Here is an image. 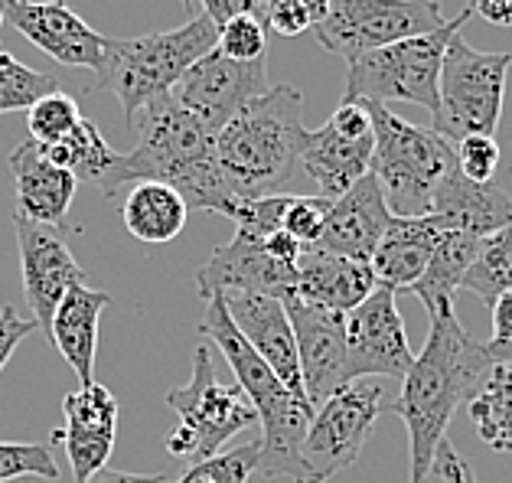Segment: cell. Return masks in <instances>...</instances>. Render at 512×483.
Instances as JSON below:
<instances>
[{"label":"cell","instance_id":"obj_2","mask_svg":"<svg viewBox=\"0 0 512 483\" xmlns=\"http://www.w3.org/2000/svg\"><path fill=\"white\" fill-rule=\"evenodd\" d=\"M490 369V356L460 327L457 311L431 317L428 343H424L421 356H415V366L408 369L402 392L392 402V412L405 421L411 441L408 483L428 480L437 444L447 438L460 402H470L477 395Z\"/></svg>","mask_w":512,"mask_h":483},{"label":"cell","instance_id":"obj_42","mask_svg":"<svg viewBox=\"0 0 512 483\" xmlns=\"http://www.w3.org/2000/svg\"><path fill=\"white\" fill-rule=\"evenodd\" d=\"M36 330L33 317H20L14 307H0V373H4V366L10 363V356L17 353V346L30 337Z\"/></svg>","mask_w":512,"mask_h":483},{"label":"cell","instance_id":"obj_4","mask_svg":"<svg viewBox=\"0 0 512 483\" xmlns=\"http://www.w3.org/2000/svg\"><path fill=\"white\" fill-rule=\"evenodd\" d=\"M304 95L274 85L216 134V160L239 203L274 196L297 170L304 138Z\"/></svg>","mask_w":512,"mask_h":483},{"label":"cell","instance_id":"obj_44","mask_svg":"<svg viewBox=\"0 0 512 483\" xmlns=\"http://www.w3.org/2000/svg\"><path fill=\"white\" fill-rule=\"evenodd\" d=\"M434 474L441 477L444 483H480L477 474H473V464L467 457H460L457 448L451 441H441L437 444V454H434Z\"/></svg>","mask_w":512,"mask_h":483},{"label":"cell","instance_id":"obj_9","mask_svg":"<svg viewBox=\"0 0 512 483\" xmlns=\"http://www.w3.org/2000/svg\"><path fill=\"white\" fill-rule=\"evenodd\" d=\"M180 415V428L167 435V451L186 464H199L219 454L222 444L245 428L258 425V412L239 386H222L216 363L206 346L193 350V379L170 389L164 399Z\"/></svg>","mask_w":512,"mask_h":483},{"label":"cell","instance_id":"obj_47","mask_svg":"<svg viewBox=\"0 0 512 483\" xmlns=\"http://www.w3.org/2000/svg\"><path fill=\"white\" fill-rule=\"evenodd\" d=\"M307 10H310V17H314V27L330 14V7H333V0H304Z\"/></svg>","mask_w":512,"mask_h":483},{"label":"cell","instance_id":"obj_35","mask_svg":"<svg viewBox=\"0 0 512 483\" xmlns=\"http://www.w3.org/2000/svg\"><path fill=\"white\" fill-rule=\"evenodd\" d=\"M20 477L56 480L59 464L53 461V451H49L46 444L0 441V483H10Z\"/></svg>","mask_w":512,"mask_h":483},{"label":"cell","instance_id":"obj_22","mask_svg":"<svg viewBox=\"0 0 512 483\" xmlns=\"http://www.w3.org/2000/svg\"><path fill=\"white\" fill-rule=\"evenodd\" d=\"M431 219L441 229L486 239V235L512 226V196L499 183H473L460 173V167H454L437 183Z\"/></svg>","mask_w":512,"mask_h":483},{"label":"cell","instance_id":"obj_37","mask_svg":"<svg viewBox=\"0 0 512 483\" xmlns=\"http://www.w3.org/2000/svg\"><path fill=\"white\" fill-rule=\"evenodd\" d=\"M333 209V200H327V196H291L287 200V209H284V222L281 229L291 235V239H297L304 245V249H314V245L320 242L323 229H327V216Z\"/></svg>","mask_w":512,"mask_h":483},{"label":"cell","instance_id":"obj_13","mask_svg":"<svg viewBox=\"0 0 512 483\" xmlns=\"http://www.w3.org/2000/svg\"><path fill=\"white\" fill-rule=\"evenodd\" d=\"M346 353L349 382L366 376H408V369L415 366V353L408 346L405 320L398 314L392 288L379 284L353 314H346Z\"/></svg>","mask_w":512,"mask_h":483},{"label":"cell","instance_id":"obj_23","mask_svg":"<svg viewBox=\"0 0 512 483\" xmlns=\"http://www.w3.org/2000/svg\"><path fill=\"white\" fill-rule=\"evenodd\" d=\"M376 288L379 284L369 262H356V258L330 255L320 249H304L301 262H297L294 294L310 307H323V311L346 317Z\"/></svg>","mask_w":512,"mask_h":483},{"label":"cell","instance_id":"obj_14","mask_svg":"<svg viewBox=\"0 0 512 483\" xmlns=\"http://www.w3.org/2000/svg\"><path fill=\"white\" fill-rule=\"evenodd\" d=\"M281 304L294 327L304 395H307V402L317 408L343 386H349L346 317L323 311V307H310L297 294H287Z\"/></svg>","mask_w":512,"mask_h":483},{"label":"cell","instance_id":"obj_49","mask_svg":"<svg viewBox=\"0 0 512 483\" xmlns=\"http://www.w3.org/2000/svg\"><path fill=\"white\" fill-rule=\"evenodd\" d=\"M183 4H190V0H183Z\"/></svg>","mask_w":512,"mask_h":483},{"label":"cell","instance_id":"obj_38","mask_svg":"<svg viewBox=\"0 0 512 483\" xmlns=\"http://www.w3.org/2000/svg\"><path fill=\"white\" fill-rule=\"evenodd\" d=\"M457 151V167L467 180L473 183H493L496 170H499V144L496 138H483V134H473L454 144Z\"/></svg>","mask_w":512,"mask_h":483},{"label":"cell","instance_id":"obj_39","mask_svg":"<svg viewBox=\"0 0 512 483\" xmlns=\"http://www.w3.org/2000/svg\"><path fill=\"white\" fill-rule=\"evenodd\" d=\"M490 311H493V333L483 343V350L493 366H512V291L496 297Z\"/></svg>","mask_w":512,"mask_h":483},{"label":"cell","instance_id":"obj_27","mask_svg":"<svg viewBox=\"0 0 512 483\" xmlns=\"http://www.w3.org/2000/svg\"><path fill=\"white\" fill-rule=\"evenodd\" d=\"M121 219L134 239H141L144 245H167L183 232L190 206L167 183L141 180L124 196Z\"/></svg>","mask_w":512,"mask_h":483},{"label":"cell","instance_id":"obj_3","mask_svg":"<svg viewBox=\"0 0 512 483\" xmlns=\"http://www.w3.org/2000/svg\"><path fill=\"white\" fill-rule=\"evenodd\" d=\"M196 327L203 337H209L222 350L235 376V386L245 392V399L252 402V408L258 412V428H261L258 474L268 480L287 477L294 483H317L304 464V438H307V428H310V421H314L317 408L287 389L284 382L274 376V369L252 350V343H248L239 333V327L232 324L226 297L222 294L209 297L203 320H199Z\"/></svg>","mask_w":512,"mask_h":483},{"label":"cell","instance_id":"obj_7","mask_svg":"<svg viewBox=\"0 0 512 483\" xmlns=\"http://www.w3.org/2000/svg\"><path fill=\"white\" fill-rule=\"evenodd\" d=\"M470 17V10H460L457 20H447V27L437 33H424L415 40H402L376 49V53L349 59L343 102H408L428 108L434 115L447 43Z\"/></svg>","mask_w":512,"mask_h":483},{"label":"cell","instance_id":"obj_34","mask_svg":"<svg viewBox=\"0 0 512 483\" xmlns=\"http://www.w3.org/2000/svg\"><path fill=\"white\" fill-rule=\"evenodd\" d=\"M79 121H82L79 102L62 89L40 98V102L27 111L30 141H36V144H56L62 138H69V134L79 128Z\"/></svg>","mask_w":512,"mask_h":483},{"label":"cell","instance_id":"obj_11","mask_svg":"<svg viewBox=\"0 0 512 483\" xmlns=\"http://www.w3.org/2000/svg\"><path fill=\"white\" fill-rule=\"evenodd\" d=\"M382 412H392V402L379 382H359V386L349 382L317 405L304 438V464L317 483H327L359 461Z\"/></svg>","mask_w":512,"mask_h":483},{"label":"cell","instance_id":"obj_8","mask_svg":"<svg viewBox=\"0 0 512 483\" xmlns=\"http://www.w3.org/2000/svg\"><path fill=\"white\" fill-rule=\"evenodd\" d=\"M509 66V53H480L464 36L454 33L444 53L431 128L451 144L473 138V134L496 138L506 105Z\"/></svg>","mask_w":512,"mask_h":483},{"label":"cell","instance_id":"obj_15","mask_svg":"<svg viewBox=\"0 0 512 483\" xmlns=\"http://www.w3.org/2000/svg\"><path fill=\"white\" fill-rule=\"evenodd\" d=\"M4 17L56 63L92 72L102 66L108 36L92 30L66 0H4Z\"/></svg>","mask_w":512,"mask_h":483},{"label":"cell","instance_id":"obj_33","mask_svg":"<svg viewBox=\"0 0 512 483\" xmlns=\"http://www.w3.org/2000/svg\"><path fill=\"white\" fill-rule=\"evenodd\" d=\"M258 461H261V441H248L235 451L212 454L206 461L190 464L180 480H167V483H248V477L258 470Z\"/></svg>","mask_w":512,"mask_h":483},{"label":"cell","instance_id":"obj_48","mask_svg":"<svg viewBox=\"0 0 512 483\" xmlns=\"http://www.w3.org/2000/svg\"><path fill=\"white\" fill-rule=\"evenodd\" d=\"M7 23V17H4V0H0V27Z\"/></svg>","mask_w":512,"mask_h":483},{"label":"cell","instance_id":"obj_45","mask_svg":"<svg viewBox=\"0 0 512 483\" xmlns=\"http://www.w3.org/2000/svg\"><path fill=\"white\" fill-rule=\"evenodd\" d=\"M467 10L483 17L486 23H493V27L512 30V0H473V4H467Z\"/></svg>","mask_w":512,"mask_h":483},{"label":"cell","instance_id":"obj_25","mask_svg":"<svg viewBox=\"0 0 512 483\" xmlns=\"http://www.w3.org/2000/svg\"><path fill=\"white\" fill-rule=\"evenodd\" d=\"M111 304L108 291H95L89 284H76L62 304L56 307L49 337H53L59 356L72 366L82 386L95 382V353H98V320Z\"/></svg>","mask_w":512,"mask_h":483},{"label":"cell","instance_id":"obj_30","mask_svg":"<svg viewBox=\"0 0 512 483\" xmlns=\"http://www.w3.org/2000/svg\"><path fill=\"white\" fill-rule=\"evenodd\" d=\"M470 418L480 441L493 451H512V366H493L470 399Z\"/></svg>","mask_w":512,"mask_h":483},{"label":"cell","instance_id":"obj_29","mask_svg":"<svg viewBox=\"0 0 512 483\" xmlns=\"http://www.w3.org/2000/svg\"><path fill=\"white\" fill-rule=\"evenodd\" d=\"M49 164H56L62 170H69L79 183H95L98 190L105 187V180L111 177V170L118 164V151L105 141V134L98 131L95 121L82 118L79 128L62 138L56 144H40Z\"/></svg>","mask_w":512,"mask_h":483},{"label":"cell","instance_id":"obj_17","mask_svg":"<svg viewBox=\"0 0 512 483\" xmlns=\"http://www.w3.org/2000/svg\"><path fill=\"white\" fill-rule=\"evenodd\" d=\"M297 288V268L274 262L265 249V239L252 232L235 229L232 242L219 245L209 255V262L196 271V291L206 297L248 291V294H268L284 301Z\"/></svg>","mask_w":512,"mask_h":483},{"label":"cell","instance_id":"obj_6","mask_svg":"<svg viewBox=\"0 0 512 483\" xmlns=\"http://www.w3.org/2000/svg\"><path fill=\"white\" fill-rule=\"evenodd\" d=\"M372 115V167L392 216H431L434 190L457 167L454 144L434 128L411 125L389 105L366 102Z\"/></svg>","mask_w":512,"mask_h":483},{"label":"cell","instance_id":"obj_24","mask_svg":"<svg viewBox=\"0 0 512 483\" xmlns=\"http://www.w3.org/2000/svg\"><path fill=\"white\" fill-rule=\"evenodd\" d=\"M441 226L431 216H395L372 255V275L382 288L411 291L431 265V255L441 239Z\"/></svg>","mask_w":512,"mask_h":483},{"label":"cell","instance_id":"obj_43","mask_svg":"<svg viewBox=\"0 0 512 483\" xmlns=\"http://www.w3.org/2000/svg\"><path fill=\"white\" fill-rule=\"evenodd\" d=\"M199 4H203V14L216 23V30L235 17L265 20V14H268V0H199Z\"/></svg>","mask_w":512,"mask_h":483},{"label":"cell","instance_id":"obj_36","mask_svg":"<svg viewBox=\"0 0 512 483\" xmlns=\"http://www.w3.org/2000/svg\"><path fill=\"white\" fill-rule=\"evenodd\" d=\"M216 49L235 63H258L268 53V23L258 17H235L222 23Z\"/></svg>","mask_w":512,"mask_h":483},{"label":"cell","instance_id":"obj_18","mask_svg":"<svg viewBox=\"0 0 512 483\" xmlns=\"http://www.w3.org/2000/svg\"><path fill=\"white\" fill-rule=\"evenodd\" d=\"M62 415H66V428L56 431L53 441L66 444L72 477L76 483H85L108 467V457L115 451L118 399L105 386L92 382L62 399Z\"/></svg>","mask_w":512,"mask_h":483},{"label":"cell","instance_id":"obj_40","mask_svg":"<svg viewBox=\"0 0 512 483\" xmlns=\"http://www.w3.org/2000/svg\"><path fill=\"white\" fill-rule=\"evenodd\" d=\"M268 33L278 36H301L307 30H314V17L304 0H268Z\"/></svg>","mask_w":512,"mask_h":483},{"label":"cell","instance_id":"obj_50","mask_svg":"<svg viewBox=\"0 0 512 483\" xmlns=\"http://www.w3.org/2000/svg\"><path fill=\"white\" fill-rule=\"evenodd\" d=\"M467 4H473V0H467Z\"/></svg>","mask_w":512,"mask_h":483},{"label":"cell","instance_id":"obj_21","mask_svg":"<svg viewBox=\"0 0 512 483\" xmlns=\"http://www.w3.org/2000/svg\"><path fill=\"white\" fill-rule=\"evenodd\" d=\"M7 167L17 183V216L43 229L66 226L79 180L69 170L49 164L36 141H23L20 147H14V154L7 157Z\"/></svg>","mask_w":512,"mask_h":483},{"label":"cell","instance_id":"obj_32","mask_svg":"<svg viewBox=\"0 0 512 483\" xmlns=\"http://www.w3.org/2000/svg\"><path fill=\"white\" fill-rule=\"evenodd\" d=\"M59 92V82L46 72L23 66L14 53L0 46V115L7 111H30L40 98Z\"/></svg>","mask_w":512,"mask_h":483},{"label":"cell","instance_id":"obj_16","mask_svg":"<svg viewBox=\"0 0 512 483\" xmlns=\"http://www.w3.org/2000/svg\"><path fill=\"white\" fill-rule=\"evenodd\" d=\"M14 232L20 245L23 297H27L33 311V324L49 333L56 307L76 284H85V271L72 258L62 235L43 226H33V222H27L17 213H14Z\"/></svg>","mask_w":512,"mask_h":483},{"label":"cell","instance_id":"obj_10","mask_svg":"<svg viewBox=\"0 0 512 483\" xmlns=\"http://www.w3.org/2000/svg\"><path fill=\"white\" fill-rule=\"evenodd\" d=\"M441 27L447 17L437 0H333L330 14L314 27V40L349 63Z\"/></svg>","mask_w":512,"mask_h":483},{"label":"cell","instance_id":"obj_20","mask_svg":"<svg viewBox=\"0 0 512 483\" xmlns=\"http://www.w3.org/2000/svg\"><path fill=\"white\" fill-rule=\"evenodd\" d=\"M392 209L385 203V193L379 180L366 173L356 180L340 200H333V209L327 216V229H323L320 242L314 249L356 258V262H372L382 235L392 226Z\"/></svg>","mask_w":512,"mask_h":483},{"label":"cell","instance_id":"obj_46","mask_svg":"<svg viewBox=\"0 0 512 483\" xmlns=\"http://www.w3.org/2000/svg\"><path fill=\"white\" fill-rule=\"evenodd\" d=\"M170 477L164 474H128V470H98V474L92 480H85V483H167Z\"/></svg>","mask_w":512,"mask_h":483},{"label":"cell","instance_id":"obj_12","mask_svg":"<svg viewBox=\"0 0 512 483\" xmlns=\"http://www.w3.org/2000/svg\"><path fill=\"white\" fill-rule=\"evenodd\" d=\"M268 89L271 85L265 59H258V63H235V59L222 56L219 49H212L186 72L170 95L186 111H193L209 131L219 134L242 108H248Z\"/></svg>","mask_w":512,"mask_h":483},{"label":"cell","instance_id":"obj_1","mask_svg":"<svg viewBox=\"0 0 512 483\" xmlns=\"http://www.w3.org/2000/svg\"><path fill=\"white\" fill-rule=\"evenodd\" d=\"M131 128H137V147L118 157L102 187L105 196H115L121 187H134L141 180H157L177 190L186 206L232 216L239 200L219 170L216 131H209L173 95L147 105Z\"/></svg>","mask_w":512,"mask_h":483},{"label":"cell","instance_id":"obj_19","mask_svg":"<svg viewBox=\"0 0 512 483\" xmlns=\"http://www.w3.org/2000/svg\"><path fill=\"white\" fill-rule=\"evenodd\" d=\"M226 297L232 324L239 327L242 337L252 343V350L265 359L274 369L287 389L294 395H304V379H301V359H297V343H294V327L287 317L284 304L278 297L268 294H248V291H229Z\"/></svg>","mask_w":512,"mask_h":483},{"label":"cell","instance_id":"obj_5","mask_svg":"<svg viewBox=\"0 0 512 483\" xmlns=\"http://www.w3.org/2000/svg\"><path fill=\"white\" fill-rule=\"evenodd\" d=\"M216 43L219 30L206 14L167 33H144L128 40L108 36L102 66L95 69V89L115 95L128 125H134V118L151 102L177 89V82L206 53H212Z\"/></svg>","mask_w":512,"mask_h":483},{"label":"cell","instance_id":"obj_41","mask_svg":"<svg viewBox=\"0 0 512 483\" xmlns=\"http://www.w3.org/2000/svg\"><path fill=\"white\" fill-rule=\"evenodd\" d=\"M327 125L336 131V134H343V138H372V115H369V108L366 102H340L333 108V115L327 118Z\"/></svg>","mask_w":512,"mask_h":483},{"label":"cell","instance_id":"obj_31","mask_svg":"<svg viewBox=\"0 0 512 483\" xmlns=\"http://www.w3.org/2000/svg\"><path fill=\"white\" fill-rule=\"evenodd\" d=\"M460 288L483 297L490 307L496 304V297L512 291V226L486 235L480 242V252Z\"/></svg>","mask_w":512,"mask_h":483},{"label":"cell","instance_id":"obj_28","mask_svg":"<svg viewBox=\"0 0 512 483\" xmlns=\"http://www.w3.org/2000/svg\"><path fill=\"white\" fill-rule=\"evenodd\" d=\"M480 242L483 239L467 232H454V229L441 232L428 271H424L421 281L411 288V294L424 304L428 317H441L454 311V294L460 284H464V275L480 252Z\"/></svg>","mask_w":512,"mask_h":483},{"label":"cell","instance_id":"obj_26","mask_svg":"<svg viewBox=\"0 0 512 483\" xmlns=\"http://www.w3.org/2000/svg\"><path fill=\"white\" fill-rule=\"evenodd\" d=\"M297 167L307 170V177L317 183L320 196L340 200V196L362 180L372 167V138H343L330 125L317 131H304L301 157Z\"/></svg>","mask_w":512,"mask_h":483}]
</instances>
